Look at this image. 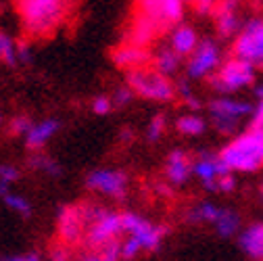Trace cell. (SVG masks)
<instances>
[{
	"instance_id": "4fadbf2b",
	"label": "cell",
	"mask_w": 263,
	"mask_h": 261,
	"mask_svg": "<svg viewBox=\"0 0 263 261\" xmlns=\"http://www.w3.org/2000/svg\"><path fill=\"white\" fill-rule=\"evenodd\" d=\"M192 174L201 180V184L209 190V192H215V182L217 178L221 176H228V174H232L230 172L223 163L219 161L217 155L209 153V151H201L199 157L194 159L192 163Z\"/></svg>"
},
{
	"instance_id": "277c9868",
	"label": "cell",
	"mask_w": 263,
	"mask_h": 261,
	"mask_svg": "<svg viewBox=\"0 0 263 261\" xmlns=\"http://www.w3.org/2000/svg\"><path fill=\"white\" fill-rule=\"evenodd\" d=\"M125 86L140 99L157 101V103H172L178 96L176 84L153 67L125 73Z\"/></svg>"
},
{
	"instance_id": "52a82bcc",
	"label": "cell",
	"mask_w": 263,
	"mask_h": 261,
	"mask_svg": "<svg viewBox=\"0 0 263 261\" xmlns=\"http://www.w3.org/2000/svg\"><path fill=\"white\" fill-rule=\"evenodd\" d=\"M121 223H123V234L134 238L142 251H157L163 243V238L167 236L170 228L167 226H159L142 217L140 213L134 211H123L121 213Z\"/></svg>"
},
{
	"instance_id": "ac0fdd59",
	"label": "cell",
	"mask_w": 263,
	"mask_h": 261,
	"mask_svg": "<svg viewBox=\"0 0 263 261\" xmlns=\"http://www.w3.org/2000/svg\"><path fill=\"white\" fill-rule=\"evenodd\" d=\"M201 44V38L196 34V29L188 23H182L178 25L172 34H170V48L182 59V57H190L196 46Z\"/></svg>"
},
{
	"instance_id": "d6986e66",
	"label": "cell",
	"mask_w": 263,
	"mask_h": 261,
	"mask_svg": "<svg viewBox=\"0 0 263 261\" xmlns=\"http://www.w3.org/2000/svg\"><path fill=\"white\" fill-rule=\"evenodd\" d=\"M238 247L255 261H263V221L251 223L238 234Z\"/></svg>"
},
{
	"instance_id": "4316f807",
	"label": "cell",
	"mask_w": 263,
	"mask_h": 261,
	"mask_svg": "<svg viewBox=\"0 0 263 261\" xmlns=\"http://www.w3.org/2000/svg\"><path fill=\"white\" fill-rule=\"evenodd\" d=\"M3 203L11 209V211H15V213H19L21 217H29L31 215V203L23 197V194H17V192H9L7 197L3 199Z\"/></svg>"
},
{
	"instance_id": "3957f363",
	"label": "cell",
	"mask_w": 263,
	"mask_h": 261,
	"mask_svg": "<svg viewBox=\"0 0 263 261\" xmlns=\"http://www.w3.org/2000/svg\"><path fill=\"white\" fill-rule=\"evenodd\" d=\"M186 9L188 3L184 0H142L136 3L134 15L144 19L159 36H163L184 23Z\"/></svg>"
},
{
	"instance_id": "d590c367",
	"label": "cell",
	"mask_w": 263,
	"mask_h": 261,
	"mask_svg": "<svg viewBox=\"0 0 263 261\" xmlns=\"http://www.w3.org/2000/svg\"><path fill=\"white\" fill-rule=\"evenodd\" d=\"M236 176L234 174H228V176H221V178H217V182H215V192H232V190H236Z\"/></svg>"
},
{
	"instance_id": "4dcf8cb0",
	"label": "cell",
	"mask_w": 263,
	"mask_h": 261,
	"mask_svg": "<svg viewBox=\"0 0 263 261\" xmlns=\"http://www.w3.org/2000/svg\"><path fill=\"white\" fill-rule=\"evenodd\" d=\"M140 253H142V247L134 238L127 236L125 240H121V261H134Z\"/></svg>"
},
{
	"instance_id": "8fae6325",
	"label": "cell",
	"mask_w": 263,
	"mask_h": 261,
	"mask_svg": "<svg viewBox=\"0 0 263 261\" xmlns=\"http://www.w3.org/2000/svg\"><path fill=\"white\" fill-rule=\"evenodd\" d=\"M88 223L80 205H63L57 213V234L63 245H76L86 236Z\"/></svg>"
},
{
	"instance_id": "ffe728a7",
	"label": "cell",
	"mask_w": 263,
	"mask_h": 261,
	"mask_svg": "<svg viewBox=\"0 0 263 261\" xmlns=\"http://www.w3.org/2000/svg\"><path fill=\"white\" fill-rule=\"evenodd\" d=\"M182 59L170 48V46H161L157 52H153V69H157L159 73H163L165 78H172L174 73H178Z\"/></svg>"
},
{
	"instance_id": "ee69618b",
	"label": "cell",
	"mask_w": 263,
	"mask_h": 261,
	"mask_svg": "<svg viewBox=\"0 0 263 261\" xmlns=\"http://www.w3.org/2000/svg\"><path fill=\"white\" fill-rule=\"evenodd\" d=\"M5 261H25L23 257H9V259H5Z\"/></svg>"
},
{
	"instance_id": "5b68a950",
	"label": "cell",
	"mask_w": 263,
	"mask_h": 261,
	"mask_svg": "<svg viewBox=\"0 0 263 261\" xmlns=\"http://www.w3.org/2000/svg\"><path fill=\"white\" fill-rule=\"evenodd\" d=\"M255 80H257L255 67H251L249 63H245L236 57H230L209 78V84L217 94L228 96V94H234V92H240V90L253 86Z\"/></svg>"
},
{
	"instance_id": "f6af8a7d",
	"label": "cell",
	"mask_w": 263,
	"mask_h": 261,
	"mask_svg": "<svg viewBox=\"0 0 263 261\" xmlns=\"http://www.w3.org/2000/svg\"><path fill=\"white\" fill-rule=\"evenodd\" d=\"M259 194H261V199H263V182L259 184Z\"/></svg>"
},
{
	"instance_id": "e575fe53",
	"label": "cell",
	"mask_w": 263,
	"mask_h": 261,
	"mask_svg": "<svg viewBox=\"0 0 263 261\" xmlns=\"http://www.w3.org/2000/svg\"><path fill=\"white\" fill-rule=\"evenodd\" d=\"M132 99H134V92H132L127 86H119L115 92H113V107H125L132 103Z\"/></svg>"
},
{
	"instance_id": "74e56055",
	"label": "cell",
	"mask_w": 263,
	"mask_h": 261,
	"mask_svg": "<svg viewBox=\"0 0 263 261\" xmlns=\"http://www.w3.org/2000/svg\"><path fill=\"white\" fill-rule=\"evenodd\" d=\"M34 54H31V44L27 40L17 42V63H31Z\"/></svg>"
},
{
	"instance_id": "30bf717a",
	"label": "cell",
	"mask_w": 263,
	"mask_h": 261,
	"mask_svg": "<svg viewBox=\"0 0 263 261\" xmlns=\"http://www.w3.org/2000/svg\"><path fill=\"white\" fill-rule=\"evenodd\" d=\"M129 178L121 170H94L86 176V188L90 192L105 194V197L121 201L127 194Z\"/></svg>"
},
{
	"instance_id": "b9f144b4",
	"label": "cell",
	"mask_w": 263,
	"mask_h": 261,
	"mask_svg": "<svg viewBox=\"0 0 263 261\" xmlns=\"http://www.w3.org/2000/svg\"><path fill=\"white\" fill-rule=\"evenodd\" d=\"M9 192H11V186H7V184H0V199H5Z\"/></svg>"
},
{
	"instance_id": "83f0119b",
	"label": "cell",
	"mask_w": 263,
	"mask_h": 261,
	"mask_svg": "<svg viewBox=\"0 0 263 261\" xmlns=\"http://www.w3.org/2000/svg\"><path fill=\"white\" fill-rule=\"evenodd\" d=\"M165 127H167V117L163 115V113L155 115L148 121V125H146V140H151V142L161 140V136L165 134Z\"/></svg>"
},
{
	"instance_id": "603a6c76",
	"label": "cell",
	"mask_w": 263,
	"mask_h": 261,
	"mask_svg": "<svg viewBox=\"0 0 263 261\" xmlns=\"http://www.w3.org/2000/svg\"><path fill=\"white\" fill-rule=\"evenodd\" d=\"M176 129L182 136H201L207 129V121L199 113H186L176 119Z\"/></svg>"
},
{
	"instance_id": "cb8c5ba5",
	"label": "cell",
	"mask_w": 263,
	"mask_h": 261,
	"mask_svg": "<svg viewBox=\"0 0 263 261\" xmlns=\"http://www.w3.org/2000/svg\"><path fill=\"white\" fill-rule=\"evenodd\" d=\"M219 211L221 207L213 205V203H199V205H194L188 213H186V219L190 223H215L217 217H219Z\"/></svg>"
},
{
	"instance_id": "7402d4cb",
	"label": "cell",
	"mask_w": 263,
	"mask_h": 261,
	"mask_svg": "<svg viewBox=\"0 0 263 261\" xmlns=\"http://www.w3.org/2000/svg\"><path fill=\"white\" fill-rule=\"evenodd\" d=\"M213 226H215V230H217V234L221 238H230V236H234L240 230V215L234 209L221 207L219 217H217V221Z\"/></svg>"
},
{
	"instance_id": "f546056e",
	"label": "cell",
	"mask_w": 263,
	"mask_h": 261,
	"mask_svg": "<svg viewBox=\"0 0 263 261\" xmlns=\"http://www.w3.org/2000/svg\"><path fill=\"white\" fill-rule=\"evenodd\" d=\"M188 7L192 9L194 15H199V17H213L215 9H217V3H213V0H196V3H188Z\"/></svg>"
},
{
	"instance_id": "836d02e7",
	"label": "cell",
	"mask_w": 263,
	"mask_h": 261,
	"mask_svg": "<svg viewBox=\"0 0 263 261\" xmlns=\"http://www.w3.org/2000/svg\"><path fill=\"white\" fill-rule=\"evenodd\" d=\"M19 170L11 163H3L0 165V184H7V186H13L17 180H19Z\"/></svg>"
},
{
	"instance_id": "9c48e42d",
	"label": "cell",
	"mask_w": 263,
	"mask_h": 261,
	"mask_svg": "<svg viewBox=\"0 0 263 261\" xmlns=\"http://www.w3.org/2000/svg\"><path fill=\"white\" fill-rule=\"evenodd\" d=\"M221 65V50L217 46V42L213 40H201V44L196 46V50L188 57V65H186V73L190 80H203V78H211L217 67Z\"/></svg>"
},
{
	"instance_id": "e0dca14e",
	"label": "cell",
	"mask_w": 263,
	"mask_h": 261,
	"mask_svg": "<svg viewBox=\"0 0 263 261\" xmlns=\"http://www.w3.org/2000/svg\"><path fill=\"white\" fill-rule=\"evenodd\" d=\"M192 159L188 157V153L176 148L167 155L165 159V176H167V182L174 184V186H180V184H186L188 178L192 176Z\"/></svg>"
},
{
	"instance_id": "d6a6232c",
	"label": "cell",
	"mask_w": 263,
	"mask_h": 261,
	"mask_svg": "<svg viewBox=\"0 0 263 261\" xmlns=\"http://www.w3.org/2000/svg\"><path fill=\"white\" fill-rule=\"evenodd\" d=\"M111 109H113V101L107 94H98L92 101V113H96V115H109Z\"/></svg>"
},
{
	"instance_id": "7bdbcfd3",
	"label": "cell",
	"mask_w": 263,
	"mask_h": 261,
	"mask_svg": "<svg viewBox=\"0 0 263 261\" xmlns=\"http://www.w3.org/2000/svg\"><path fill=\"white\" fill-rule=\"evenodd\" d=\"M23 259H25V261H42V257H40L38 253H29V255H25Z\"/></svg>"
},
{
	"instance_id": "1f68e13d",
	"label": "cell",
	"mask_w": 263,
	"mask_h": 261,
	"mask_svg": "<svg viewBox=\"0 0 263 261\" xmlns=\"http://www.w3.org/2000/svg\"><path fill=\"white\" fill-rule=\"evenodd\" d=\"M213 125L219 134H236L238 132V127H240V121H234V119H223V117H211Z\"/></svg>"
},
{
	"instance_id": "8992f818",
	"label": "cell",
	"mask_w": 263,
	"mask_h": 261,
	"mask_svg": "<svg viewBox=\"0 0 263 261\" xmlns=\"http://www.w3.org/2000/svg\"><path fill=\"white\" fill-rule=\"evenodd\" d=\"M232 57L249 63L255 69H263V17L255 15L242 23V29L234 38Z\"/></svg>"
},
{
	"instance_id": "f1b7e54d",
	"label": "cell",
	"mask_w": 263,
	"mask_h": 261,
	"mask_svg": "<svg viewBox=\"0 0 263 261\" xmlns=\"http://www.w3.org/2000/svg\"><path fill=\"white\" fill-rule=\"evenodd\" d=\"M31 125H34V121H31L27 115H17V117H13L11 119V123H9V132L13 134V136H27V132L31 129Z\"/></svg>"
},
{
	"instance_id": "7a4b0ae2",
	"label": "cell",
	"mask_w": 263,
	"mask_h": 261,
	"mask_svg": "<svg viewBox=\"0 0 263 261\" xmlns=\"http://www.w3.org/2000/svg\"><path fill=\"white\" fill-rule=\"evenodd\" d=\"M217 157L232 174H255L263 170V132L247 129L230 140Z\"/></svg>"
},
{
	"instance_id": "d4e9b609",
	"label": "cell",
	"mask_w": 263,
	"mask_h": 261,
	"mask_svg": "<svg viewBox=\"0 0 263 261\" xmlns=\"http://www.w3.org/2000/svg\"><path fill=\"white\" fill-rule=\"evenodd\" d=\"M29 167H34L38 172H44L46 176L50 178H59L63 174V167H61V163H57L52 157H48L46 153H34L29 157Z\"/></svg>"
},
{
	"instance_id": "9a60e30c",
	"label": "cell",
	"mask_w": 263,
	"mask_h": 261,
	"mask_svg": "<svg viewBox=\"0 0 263 261\" xmlns=\"http://www.w3.org/2000/svg\"><path fill=\"white\" fill-rule=\"evenodd\" d=\"M211 117H223V119H234L240 121L247 115H253V105H249L247 101H238L232 99V96H217V99H211L207 105Z\"/></svg>"
},
{
	"instance_id": "6da1fadb",
	"label": "cell",
	"mask_w": 263,
	"mask_h": 261,
	"mask_svg": "<svg viewBox=\"0 0 263 261\" xmlns=\"http://www.w3.org/2000/svg\"><path fill=\"white\" fill-rule=\"evenodd\" d=\"M69 3L63 0H19L15 3L23 31L29 38H46L65 21Z\"/></svg>"
},
{
	"instance_id": "2e32d148",
	"label": "cell",
	"mask_w": 263,
	"mask_h": 261,
	"mask_svg": "<svg viewBox=\"0 0 263 261\" xmlns=\"http://www.w3.org/2000/svg\"><path fill=\"white\" fill-rule=\"evenodd\" d=\"M61 129V121L54 117H46L42 121H36L25 136V146L34 153H40Z\"/></svg>"
},
{
	"instance_id": "f35d334b",
	"label": "cell",
	"mask_w": 263,
	"mask_h": 261,
	"mask_svg": "<svg viewBox=\"0 0 263 261\" xmlns=\"http://www.w3.org/2000/svg\"><path fill=\"white\" fill-rule=\"evenodd\" d=\"M48 261H71V255L63 245H54L48 253Z\"/></svg>"
},
{
	"instance_id": "7c38bea8",
	"label": "cell",
	"mask_w": 263,
	"mask_h": 261,
	"mask_svg": "<svg viewBox=\"0 0 263 261\" xmlns=\"http://www.w3.org/2000/svg\"><path fill=\"white\" fill-rule=\"evenodd\" d=\"M111 59H113V65L117 69H123L125 73H132V71L148 67V63H153V52L148 48H140V46H134V44L121 42L119 46L113 48Z\"/></svg>"
},
{
	"instance_id": "60d3db41",
	"label": "cell",
	"mask_w": 263,
	"mask_h": 261,
	"mask_svg": "<svg viewBox=\"0 0 263 261\" xmlns=\"http://www.w3.org/2000/svg\"><path fill=\"white\" fill-rule=\"evenodd\" d=\"M255 96H257L259 101H263V80H261V82L255 86Z\"/></svg>"
},
{
	"instance_id": "44dd1931",
	"label": "cell",
	"mask_w": 263,
	"mask_h": 261,
	"mask_svg": "<svg viewBox=\"0 0 263 261\" xmlns=\"http://www.w3.org/2000/svg\"><path fill=\"white\" fill-rule=\"evenodd\" d=\"M76 261H121V240H113L98 251H82Z\"/></svg>"
},
{
	"instance_id": "484cf974",
	"label": "cell",
	"mask_w": 263,
	"mask_h": 261,
	"mask_svg": "<svg viewBox=\"0 0 263 261\" xmlns=\"http://www.w3.org/2000/svg\"><path fill=\"white\" fill-rule=\"evenodd\" d=\"M0 61L11 65V67L17 65V42L3 29H0Z\"/></svg>"
},
{
	"instance_id": "5bb4252c",
	"label": "cell",
	"mask_w": 263,
	"mask_h": 261,
	"mask_svg": "<svg viewBox=\"0 0 263 261\" xmlns=\"http://www.w3.org/2000/svg\"><path fill=\"white\" fill-rule=\"evenodd\" d=\"M238 7L240 3H236V0H221V3H217L213 21H215L217 34L221 38H236L238 31L242 29L245 21L238 15Z\"/></svg>"
},
{
	"instance_id": "bcb514c9",
	"label": "cell",
	"mask_w": 263,
	"mask_h": 261,
	"mask_svg": "<svg viewBox=\"0 0 263 261\" xmlns=\"http://www.w3.org/2000/svg\"><path fill=\"white\" fill-rule=\"evenodd\" d=\"M0 125H3V113H0Z\"/></svg>"
},
{
	"instance_id": "ba28073f",
	"label": "cell",
	"mask_w": 263,
	"mask_h": 261,
	"mask_svg": "<svg viewBox=\"0 0 263 261\" xmlns=\"http://www.w3.org/2000/svg\"><path fill=\"white\" fill-rule=\"evenodd\" d=\"M121 234H123L121 213L103 207V211L98 213V217L88 226L84 243H86V249L98 251V249H103L105 245H109L113 240H121L119 238Z\"/></svg>"
},
{
	"instance_id": "8d00e7d4",
	"label": "cell",
	"mask_w": 263,
	"mask_h": 261,
	"mask_svg": "<svg viewBox=\"0 0 263 261\" xmlns=\"http://www.w3.org/2000/svg\"><path fill=\"white\" fill-rule=\"evenodd\" d=\"M249 129L263 132V101H259V105L253 109V115H251V121H249Z\"/></svg>"
},
{
	"instance_id": "ab89813d",
	"label": "cell",
	"mask_w": 263,
	"mask_h": 261,
	"mask_svg": "<svg viewBox=\"0 0 263 261\" xmlns=\"http://www.w3.org/2000/svg\"><path fill=\"white\" fill-rule=\"evenodd\" d=\"M123 142H127V140H132V138H134V134H132V129L129 127H123V132H121V136H119Z\"/></svg>"
}]
</instances>
